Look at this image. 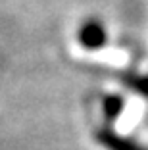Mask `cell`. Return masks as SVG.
Listing matches in <instances>:
<instances>
[{
  "label": "cell",
  "instance_id": "cell-1",
  "mask_svg": "<svg viewBox=\"0 0 148 150\" xmlns=\"http://www.w3.org/2000/svg\"><path fill=\"white\" fill-rule=\"evenodd\" d=\"M79 39L85 46L89 48H96V46H100L106 39V31L104 27L100 25L98 21L91 19V21H85L83 27H81V31H79Z\"/></svg>",
  "mask_w": 148,
  "mask_h": 150
}]
</instances>
